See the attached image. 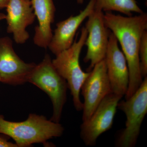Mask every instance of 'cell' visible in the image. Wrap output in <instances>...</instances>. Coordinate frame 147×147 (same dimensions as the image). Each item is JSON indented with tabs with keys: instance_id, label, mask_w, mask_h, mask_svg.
<instances>
[{
	"instance_id": "obj_5",
	"label": "cell",
	"mask_w": 147,
	"mask_h": 147,
	"mask_svg": "<svg viewBox=\"0 0 147 147\" xmlns=\"http://www.w3.org/2000/svg\"><path fill=\"white\" fill-rule=\"evenodd\" d=\"M117 108L126 116L125 127L115 142L117 147H134L137 144L142 123L147 113V76L137 91L125 100H120Z\"/></svg>"
},
{
	"instance_id": "obj_18",
	"label": "cell",
	"mask_w": 147,
	"mask_h": 147,
	"mask_svg": "<svg viewBox=\"0 0 147 147\" xmlns=\"http://www.w3.org/2000/svg\"><path fill=\"white\" fill-rule=\"evenodd\" d=\"M6 14L2 13H0V21L5 19Z\"/></svg>"
},
{
	"instance_id": "obj_8",
	"label": "cell",
	"mask_w": 147,
	"mask_h": 147,
	"mask_svg": "<svg viewBox=\"0 0 147 147\" xmlns=\"http://www.w3.org/2000/svg\"><path fill=\"white\" fill-rule=\"evenodd\" d=\"M103 16V11L94 8L88 17L85 27L88 35L85 43L87 50L84 61L90 63L88 71L104 59L106 55L110 30L105 26Z\"/></svg>"
},
{
	"instance_id": "obj_10",
	"label": "cell",
	"mask_w": 147,
	"mask_h": 147,
	"mask_svg": "<svg viewBox=\"0 0 147 147\" xmlns=\"http://www.w3.org/2000/svg\"><path fill=\"white\" fill-rule=\"evenodd\" d=\"M104 60L112 92L123 97L128 89V65L125 56L119 47L117 40L110 31Z\"/></svg>"
},
{
	"instance_id": "obj_12",
	"label": "cell",
	"mask_w": 147,
	"mask_h": 147,
	"mask_svg": "<svg viewBox=\"0 0 147 147\" xmlns=\"http://www.w3.org/2000/svg\"><path fill=\"white\" fill-rule=\"evenodd\" d=\"M95 1L96 0H90L79 14L69 16L57 24V28L48 46L53 54L56 56L72 45L79 26L94 10Z\"/></svg>"
},
{
	"instance_id": "obj_14",
	"label": "cell",
	"mask_w": 147,
	"mask_h": 147,
	"mask_svg": "<svg viewBox=\"0 0 147 147\" xmlns=\"http://www.w3.org/2000/svg\"><path fill=\"white\" fill-rule=\"evenodd\" d=\"M94 8L105 12L117 11L127 16L144 12L136 0H96Z\"/></svg>"
},
{
	"instance_id": "obj_19",
	"label": "cell",
	"mask_w": 147,
	"mask_h": 147,
	"mask_svg": "<svg viewBox=\"0 0 147 147\" xmlns=\"http://www.w3.org/2000/svg\"><path fill=\"white\" fill-rule=\"evenodd\" d=\"M77 2L78 3L80 4H82L84 2V0H76Z\"/></svg>"
},
{
	"instance_id": "obj_13",
	"label": "cell",
	"mask_w": 147,
	"mask_h": 147,
	"mask_svg": "<svg viewBox=\"0 0 147 147\" xmlns=\"http://www.w3.org/2000/svg\"><path fill=\"white\" fill-rule=\"evenodd\" d=\"M38 24L35 28L34 43L38 47H48L53 34L51 25L55 20L56 8L53 0H31Z\"/></svg>"
},
{
	"instance_id": "obj_3",
	"label": "cell",
	"mask_w": 147,
	"mask_h": 147,
	"mask_svg": "<svg viewBox=\"0 0 147 147\" xmlns=\"http://www.w3.org/2000/svg\"><path fill=\"white\" fill-rule=\"evenodd\" d=\"M88 32L85 27L81 30L78 40H75L68 49L64 50L52 60L55 68L67 83L71 91L73 104L77 111H82L83 102L80 98L81 88L89 76L90 71L82 70L79 58L82 48L85 45Z\"/></svg>"
},
{
	"instance_id": "obj_16",
	"label": "cell",
	"mask_w": 147,
	"mask_h": 147,
	"mask_svg": "<svg viewBox=\"0 0 147 147\" xmlns=\"http://www.w3.org/2000/svg\"><path fill=\"white\" fill-rule=\"evenodd\" d=\"M0 147H18L15 144L8 142L7 139L0 136Z\"/></svg>"
},
{
	"instance_id": "obj_7",
	"label": "cell",
	"mask_w": 147,
	"mask_h": 147,
	"mask_svg": "<svg viewBox=\"0 0 147 147\" xmlns=\"http://www.w3.org/2000/svg\"><path fill=\"white\" fill-rule=\"evenodd\" d=\"M84 98L82 121H86L102 99L112 92L105 60L96 64L81 88Z\"/></svg>"
},
{
	"instance_id": "obj_1",
	"label": "cell",
	"mask_w": 147,
	"mask_h": 147,
	"mask_svg": "<svg viewBox=\"0 0 147 147\" xmlns=\"http://www.w3.org/2000/svg\"><path fill=\"white\" fill-rule=\"evenodd\" d=\"M106 26L115 35L126 58L129 73L128 89L125 99L131 97L142 84L139 55L141 39L147 30V14L124 16L110 12L104 13Z\"/></svg>"
},
{
	"instance_id": "obj_15",
	"label": "cell",
	"mask_w": 147,
	"mask_h": 147,
	"mask_svg": "<svg viewBox=\"0 0 147 147\" xmlns=\"http://www.w3.org/2000/svg\"><path fill=\"white\" fill-rule=\"evenodd\" d=\"M140 71L143 78L147 75V31L142 35L139 52Z\"/></svg>"
},
{
	"instance_id": "obj_11",
	"label": "cell",
	"mask_w": 147,
	"mask_h": 147,
	"mask_svg": "<svg viewBox=\"0 0 147 147\" xmlns=\"http://www.w3.org/2000/svg\"><path fill=\"white\" fill-rule=\"evenodd\" d=\"M7 31L13 35L17 44H24L30 38L27 27L34 22L36 16L31 0H9L6 7Z\"/></svg>"
},
{
	"instance_id": "obj_6",
	"label": "cell",
	"mask_w": 147,
	"mask_h": 147,
	"mask_svg": "<svg viewBox=\"0 0 147 147\" xmlns=\"http://www.w3.org/2000/svg\"><path fill=\"white\" fill-rule=\"evenodd\" d=\"M123 96L113 92L100 102L86 121L80 126V137L87 146H94L98 138L113 126L118 104Z\"/></svg>"
},
{
	"instance_id": "obj_2",
	"label": "cell",
	"mask_w": 147,
	"mask_h": 147,
	"mask_svg": "<svg viewBox=\"0 0 147 147\" xmlns=\"http://www.w3.org/2000/svg\"><path fill=\"white\" fill-rule=\"evenodd\" d=\"M64 131L59 123L48 120L43 116L30 114L26 120L16 122L6 120L0 115V134L12 138L18 147L43 144L53 137H61Z\"/></svg>"
},
{
	"instance_id": "obj_4",
	"label": "cell",
	"mask_w": 147,
	"mask_h": 147,
	"mask_svg": "<svg viewBox=\"0 0 147 147\" xmlns=\"http://www.w3.org/2000/svg\"><path fill=\"white\" fill-rule=\"evenodd\" d=\"M28 82L36 86L48 95L53 105V115L50 120L59 123L66 102L68 86L66 81L55 68L49 55H45L43 60L36 65Z\"/></svg>"
},
{
	"instance_id": "obj_17",
	"label": "cell",
	"mask_w": 147,
	"mask_h": 147,
	"mask_svg": "<svg viewBox=\"0 0 147 147\" xmlns=\"http://www.w3.org/2000/svg\"><path fill=\"white\" fill-rule=\"evenodd\" d=\"M9 0H0V10L6 8Z\"/></svg>"
},
{
	"instance_id": "obj_9",
	"label": "cell",
	"mask_w": 147,
	"mask_h": 147,
	"mask_svg": "<svg viewBox=\"0 0 147 147\" xmlns=\"http://www.w3.org/2000/svg\"><path fill=\"white\" fill-rule=\"evenodd\" d=\"M8 37L0 38V82L16 85L28 82L36 64L26 63L15 53Z\"/></svg>"
}]
</instances>
